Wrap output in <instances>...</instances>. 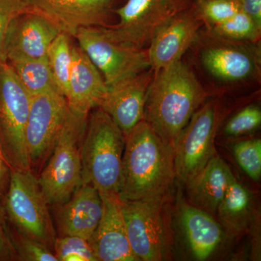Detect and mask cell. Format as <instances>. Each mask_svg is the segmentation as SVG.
<instances>
[{"mask_svg": "<svg viewBox=\"0 0 261 261\" xmlns=\"http://www.w3.org/2000/svg\"><path fill=\"white\" fill-rule=\"evenodd\" d=\"M207 96L192 70L181 61L176 62L154 72L146 95L144 120L174 148L182 130Z\"/></svg>", "mask_w": 261, "mask_h": 261, "instance_id": "6da1fadb", "label": "cell"}, {"mask_svg": "<svg viewBox=\"0 0 261 261\" xmlns=\"http://www.w3.org/2000/svg\"><path fill=\"white\" fill-rule=\"evenodd\" d=\"M176 178L175 150L145 120L126 137L122 159L121 200L152 198L171 194Z\"/></svg>", "mask_w": 261, "mask_h": 261, "instance_id": "7a4b0ae2", "label": "cell"}, {"mask_svg": "<svg viewBox=\"0 0 261 261\" xmlns=\"http://www.w3.org/2000/svg\"><path fill=\"white\" fill-rule=\"evenodd\" d=\"M87 119L81 146L82 185H91L100 195L118 194L126 137L100 108Z\"/></svg>", "mask_w": 261, "mask_h": 261, "instance_id": "3957f363", "label": "cell"}, {"mask_svg": "<svg viewBox=\"0 0 261 261\" xmlns=\"http://www.w3.org/2000/svg\"><path fill=\"white\" fill-rule=\"evenodd\" d=\"M121 208L130 248L138 260H171L176 243L171 194L121 200Z\"/></svg>", "mask_w": 261, "mask_h": 261, "instance_id": "277c9868", "label": "cell"}, {"mask_svg": "<svg viewBox=\"0 0 261 261\" xmlns=\"http://www.w3.org/2000/svg\"><path fill=\"white\" fill-rule=\"evenodd\" d=\"M3 205L13 229L44 244L53 251L57 232L49 204L37 176L31 170H12Z\"/></svg>", "mask_w": 261, "mask_h": 261, "instance_id": "5b68a950", "label": "cell"}, {"mask_svg": "<svg viewBox=\"0 0 261 261\" xmlns=\"http://www.w3.org/2000/svg\"><path fill=\"white\" fill-rule=\"evenodd\" d=\"M87 119L88 116L69 111L53 152L38 174L39 185L51 206L68 200L82 185L81 146Z\"/></svg>", "mask_w": 261, "mask_h": 261, "instance_id": "8992f818", "label": "cell"}, {"mask_svg": "<svg viewBox=\"0 0 261 261\" xmlns=\"http://www.w3.org/2000/svg\"><path fill=\"white\" fill-rule=\"evenodd\" d=\"M31 101L9 63L0 65V148L13 171L31 170L25 143Z\"/></svg>", "mask_w": 261, "mask_h": 261, "instance_id": "52a82bcc", "label": "cell"}, {"mask_svg": "<svg viewBox=\"0 0 261 261\" xmlns=\"http://www.w3.org/2000/svg\"><path fill=\"white\" fill-rule=\"evenodd\" d=\"M221 119L218 99L204 103L180 134L175 145L176 178L185 185L193 178L215 154V140Z\"/></svg>", "mask_w": 261, "mask_h": 261, "instance_id": "ba28073f", "label": "cell"}, {"mask_svg": "<svg viewBox=\"0 0 261 261\" xmlns=\"http://www.w3.org/2000/svg\"><path fill=\"white\" fill-rule=\"evenodd\" d=\"M69 111L66 99L60 92L32 95L25 143L30 168L36 176L53 152Z\"/></svg>", "mask_w": 261, "mask_h": 261, "instance_id": "9c48e42d", "label": "cell"}, {"mask_svg": "<svg viewBox=\"0 0 261 261\" xmlns=\"http://www.w3.org/2000/svg\"><path fill=\"white\" fill-rule=\"evenodd\" d=\"M74 38L100 71L108 87L150 68L147 49L111 40L100 27L79 29Z\"/></svg>", "mask_w": 261, "mask_h": 261, "instance_id": "30bf717a", "label": "cell"}, {"mask_svg": "<svg viewBox=\"0 0 261 261\" xmlns=\"http://www.w3.org/2000/svg\"><path fill=\"white\" fill-rule=\"evenodd\" d=\"M182 10L180 0H127L116 10L118 23L100 29L111 40L145 49L156 32Z\"/></svg>", "mask_w": 261, "mask_h": 261, "instance_id": "8fae6325", "label": "cell"}, {"mask_svg": "<svg viewBox=\"0 0 261 261\" xmlns=\"http://www.w3.org/2000/svg\"><path fill=\"white\" fill-rule=\"evenodd\" d=\"M173 224L187 255L194 260L210 259L228 237L215 216L192 205L181 195L173 209Z\"/></svg>", "mask_w": 261, "mask_h": 261, "instance_id": "7c38bea8", "label": "cell"}, {"mask_svg": "<svg viewBox=\"0 0 261 261\" xmlns=\"http://www.w3.org/2000/svg\"><path fill=\"white\" fill-rule=\"evenodd\" d=\"M33 10L74 37L79 29L109 27L115 0H29Z\"/></svg>", "mask_w": 261, "mask_h": 261, "instance_id": "4fadbf2b", "label": "cell"}, {"mask_svg": "<svg viewBox=\"0 0 261 261\" xmlns=\"http://www.w3.org/2000/svg\"><path fill=\"white\" fill-rule=\"evenodd\" d=\"M60 29L34 10L18 15L10 23L5 39L7 62L47 58Z\"/></svg>", "mask_w": 261, "mask_h": 261, "instance_id": "5bb4252c", "label": "cell"}, {"mask_svg": "<svg viewBox=\"0 0 261 261\" xmlns=\"http://www.w3.org/2000/svg\"><path fill=\"white\" fill-rule=\"evenodd\" d=\"M154 72L149 68L108 87L98 107L112 118L125 137L144 120L146 95Z\"/></svg>", "mask_w": 261, "mask_h": 261, "instance_id": "9a60e30c", "label": "cell"}, {"mask_svg": "<svg viewBox=\"0 0 261 261\" xmlns=\"http://www.w3.org/2000/svg\"><path fill=\"white\" fill-rule=\"evenodd\" d=\"M200 27L197 13L181 10L156 32L147 48L150 68L154 71L181 61L195 43Z\"/></svg>", "mask_w": 261, "mask_h": 261, "instance_id": "2e32d148", "label": "cell"}, {"mask_svg": "<svg viewBox=\"0 0 261 261\" xmlns=\"http://www.w3.org/2000/svg\"><path fill=\"white\" fill-rule=\"evenodd\" d=\"M53 207L58 236L87 240L97 228L103 212L100 193L91 185H81L68 200Z\"/></svg>", "mask_w": 261, "mask_h": 261, "instance_id": "e0dca14e", "label": "cell"}, {"mask_svg": "<svg viewBox=\"0 0 261 261\" xmlns=\"http://www.w3.org/2000/svg\"><path fill=\"white\" fill-rule=\"evenodd\" d=\"M103 212L88 242L97 261H139L130 248L118 194L101 195Z\"/></svg>", "mask_w": 261, "mask_h": 261, "instance_id": "ac0fdd59", "label": "cell"}, {"mask_svg": "<svg viewBox=\"0 0 261 261\" xmlns=\"http://www.w3.org/2000/svg\"><path fill=\"white\" fill-rule=\"evenodd\" d=\"M108 87L102 75L79 45L73 44V61L65 96L70 112L89 116L99 107Z\"/></svg>", "mask_w": 261, "mask_h": 261, "instance_id": "d6986e66", "label": "cell"}, {"mask_svg": "<svg viewBox=\"0 0 261 261\" xmlns=\"http://www.w3.org/2000/svg\"><path fill=\"white\" fill-rule=\"evenodd\" d=\"M226 162L215 154L205 167L185 184L186 200L216 217L218 207L234 178Z\"/></svg>", "mask_w": 261, "mask_h": 261, "instance_id": "ffe728a7", "label": "cell"}, {"mask_svg": "<svg viewBox=\"0 0 261 261\" xmlns=\"http://www.w3.org/2000/svg\"><path fill=\"white\" fill-rule=\"evenodd\" d=\"M201 61L214 78L226 82L247 80L257 67L256 56L248 49L235 44L209 46L202 51Z\"/></svg>", "mask_w": 261, "mask_h": 261, "instance_id": "44dd1931", "label": "cell"}, {"mask_svg": "<svg viewBox=\"0 0 261 261\" xmlns=\"http://www.w3.org/2000/svg\"><path fill=\"white\" fill-rule=\"evenodd\" d=\"M259 214L255 208L252 192L233 178L216 212V218L228 236H240L250 230Z\"/></svg>", "mask_w": 261, "mask_h": 261, "instance_id": "7402d4cb", "label": "cell"}, {"mask_svg": "<svg viewBox=\"0 0 261 261\" xmlns=\"http://www.w3.org/2000/svg\"><path fill=\"white\" fill-rule=\"evenodd\" d=\"M8 63L31 95L53 91L60 92L51 74L47 58Z\"/></svg>", "mask_w": 261, "mask_h": 261, "instance_id": "603a6c76", "label": "cell"}, {"mask_svg": "<svg viewBox=\"0 0 261 261\" xmlns=\"http://www.w3.org/2000/svg\"><path fill=\"white\" fill-rule=\"evenodd\" d=\"M71 37L61 32L51 43L47 53V60L57 87L65 97L68 93L72 61L73 44Z\"/></svg>", "mask_w": 261, "mask_h": 261, "instance_id": "cb8c5ba5", "label": "cell"}, {"mask_svg": "<svg viewBox=\"0 0 261 261\" xmlns=\"http://www.w3.org/2000/svg\"><path fill=\"white\" fill-rule=\"evenodd\" d=\"M211 29L216 37L224 40L253 42L260 37L261 29L243 9L229 20Z\"/></svg>", "mask_w": 261, "mask_h": 261, "instance_id": "d4e9b609", "label": "cell"}, {"mask_svg": "<svg viewBox=\"0 0 261 261\" xmlns=\"http://www.w3.org/2000/svg\"><path fill=\"white\" fill-rule=\"evenodd\" d=\"M233 157L240 167L252 180L261 178V140L250 139L240 141L232 146Z\"/></svg>", "mask_w": 261, "mask_h": 261, "instance_id": "484cf974", "label": "cell"}, {"mask_svg": "<svg viewBox=\"0 0 261 261\" xmlns=\"http://www.w3.org/2000/svg\"><path fill=\"white\" fill-rule=\"evenodd\" d=\"M53 252L58 261H97L88 240L75 236H57Z\"/></svg>", "mask_w": 261, "mask_h": 261, "instance_id": "4316f807", "label": "cell"}, {"mask_svg": "<svg viewBox=\"0 0 261 261\" xmlns=\"http://www.w3.org/2000/svg\"><path fill=\"white\" fill-rule=\"evenodd\" d=\"M240 10L241 3L234 0H198L196 13L212 28L229 20Z\"/></svg>", "mask_w": 261, "mask_h": 261, "instance_id": "83f0119b", "label": "cell"}, {"mask_svg": "<svg viewBox=\"0 0 261 261\" xmlns=\"http://www.w3.org/2000/svg\"><path fill=\"white\" fill-rule=\"evenodd\" d=\"M18 260L58 261L54 252L47 245L21 234L11 227Z\"/></svg>", "mask_w": 261, "mask_h": 261, "instance_id": "f1b7e54d", "label": "cell"}, {"mask_svg": "<svg viewBox=\"0 0 261 261\" xmlns=\"http://www.w3.org/2000/svg\"><path fill=\"white\" fill-rule=\"evenodd\" d=\"M260 108L257 106H248L228 120L224 126V134L227 137H238L251 133L260 128Z\"/></svg>", "mask_w": 261, "mask_h": 261, "instance_id": "f546056e", "label": "cell"}, {"mask_svg": "<svg viewBox=\"0 0 261 261\" xmlns=\"http://www.w3.org/2000/svg\"><path fill=\"white\" fill-rule=\"evenodd\" d=\"M32 10L29 0H0V65L8 63L5 39L10 23L18 15Z\"/></svg>", "mask_w": 261, "mask_h": 261, "instance_id": "4dcf8cb0", "label": "cell"}, {"mask_svg": "<svg viewBox=\"0 0 261 261\" xmlns=\"http://www.w3.org/2000/svg\"><path fill=\"white\" fill-rule=\"evenodd\" d=\"M18 260L13 233L3 203L0 202V261Z\"/></svg>", "mask_w": 261, "mask_h": 261, "instance_id": "1f68e13d", "label": "cell"}, {"mask_svg": "<svg viewBox=\"0 0 261 261\" xmlns=\"http://www.w3.org/2000/svg\"><path fill=\"white\" fill-rule=\"evenodd\" d=\"M11 171V168L5 161L3 152L0 148V202L2 203L9 186Z\"/></svg>", "mask_w": 261, "mask_h": 261, "instance_id": "d6a6232c", "label": "cell"}, {"mask_svg": "<svg viewBox=\"0 0 261 261\" xmlns=\"http://www.w3.org/2000/svg\"><path fill=\"white\" fill-rule=\"evenodd\" d=\"M260 214L255 218L250 226V231L252 233V257L253 260H260Z\"/></svg>", "mask_w": 261, "mask_h": 261, "instance_id": "836d02e7", "label": "cell"}, {"mask_svg": "<svg viewBox=\"0 0 261 261\" xmlns=\"http://www.w3.org/2000/svg\"><path fill=\"white\" fill-rule=\"evenodd\" d=\"M242 9L261 29V0H243Z\"/></svg>", "mask_w": 261, "mask_h": 261, "instance_id": "e575fe53", "label": "cell"}, {"mask_svg": "<svg viewBox=\"0 0 261 261\" xmlns=\"http://www.w3.org/2000/svg\"><path fill=\"white\" fill-rule=\"evenodd\" d=\"M234 1L238 2V3H241L242 5V3H243V0H234Z\"/></svg>", "mask_w": 261, "mask_h": 261, "instance_id": "d590c367", "label": "cell"}]
</instances>
